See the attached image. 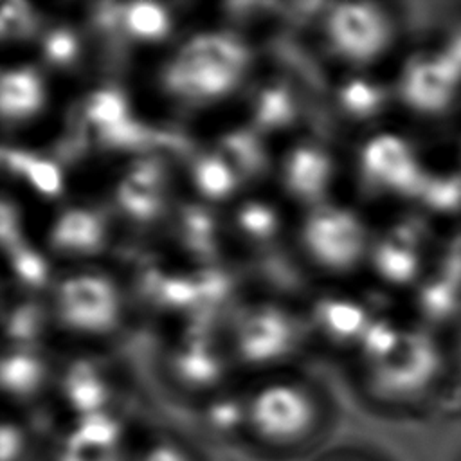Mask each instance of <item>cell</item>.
<instances>
[{"label":"cell","instance_id":"cell-29","mask_svg":"<svg viewBox=\"0 0 461 461\" xmlns=\"http://www.w3.org/2000/svg\"><path fill=\"white\" fill-rule=\"evenodd\" d=\"M130 461H202L196 452L182 441L160 436L131 452Z\"/></svg>","mask_w":461,"mask_h":461},{"label":"cell","instance_id":"cell-6","mask_svg":"<svg viewBox=\"0 0 461 461\" xmlns=\"http://www.w3.org/2000/svg\"><path fill=\"white\" fill-rule=\"evenodd\" d=\"M461 86V68L443 50L414 58L400 81L402 99L420 113L447 110Z\"/></svg>","mask_w":461,"mask_h":461},{"label":"cell","instance_id":"cell-34","mask_svg":"<svg viewBox=\"0 0 461 461\" xmlns=\"http://www.w3.org/2000/svg\"><path fill=\"white\" fill-rule=\"evenodd\" d=\"M43 50L49 61L65 65L70 63L77 54V40L68 29H54L43 43Z\"/></svg>","mask_w":461,"mask_h":461},{"label":"cell","instance_id":"cell-14","mask_svg":"<svg viewBox=\"0 0 461 461\" xmlns=\"http://www.w3.org/2000/svg\"><path fill=\"white\" fill-rule=\"evenodd\" d=\"M103 221L88 209H68L50 230L52 245L72 252H92L103 243Z\"/></svg>","mask_w":461,"mask_h":461},{"label":"cell","instance_id":"cell-17","mask_svg":"<svg viewBox=\"0 0 461 461\" xmlns=\"http://www.w3.org/2000/svg\"><path fill=\"white\" fill-rule=\"evenodd\" d=\"M2 387L4 391L18 400L34 396L45 378L43 364L27 353H13L2 360Z\"/></svg>","mask_w":461,"mask_h":461},{"label":"cell","instance_id":"cell-36","mask_svg":"<svg viewBox=\"0 0 461 461\" xmlns=\"http://www.w3.org/2000/svg\"><path fill=\"white\" fill-rule=\"evenodd\" d=\"M131 452H94V450H76L56 445L50 461H130Z\"/></svg>","mask_w":461,"mask_h":461},{"label":"cell","instance_id":"cell-22","mask_svg":"<svg viewBox=\"0 0 461 461\" xmlns=\"http://www.w3.org/2000/svg\"><path fill=\"white\" fill-rule=\"evenodd\" d=\"M124 23L140 40H158L169 31V14L155 2H135L124 11Z\"/></svg>","mask_w":461,"mask_h":461},{"label":"cell","instance_id":"cell-12","mask_svg":"<svg viewBox=\"0 0 461 461\" xmlns=\"http://www.w3.org/2000/svg\"><path fill=\"white\" fill-rule=\"evenodd\" d=\"M45 99V88L36 70L22 67L2 74L0 110L5 119H23L36 113Z\"/></svg>","mask_w":461,"mask_h":461},{"label":"cell","instance_id":"cell-38","mask_svg":"<svg viewBox=\"0 0 461 461\" xmlns=\"http://www.w3.org/2000/svg\"><path fill=\"white\" fill-rule=\"evenodd\" d=\"M450 59L456 61V65L461 68V29L454 34V38L450 40V43L447 45V49L443 50Z\"/></svg>","mask_w":461,"mask_h":461},{"label":"cell","instance_id":"cell-9","mask_svg":"<svg viewBox=\"0 0 461 461\" xmlns=\"http://www.w3.org/2000/svg\"><path fill=\"white\" fill-rule=\"evenodd\" d=\"M292 330L276 310H259L249 315L238 330V351L252 364L279 358L290 348Z\"/></svg>","mask_w":461,"mask_h":461},{"label":"cell","instance_id":"cell-16","mask_svg":"<svg viewBox=\"0 0 461 461\" xmlns=\"http://www.w3.org/2000/svg\"><path fill=\"white\" fill-rule=\"evenodd\" d=\"M4 162L22 175L38 193L45 196H58L61 193L63 178L56 162L18 149H4Z\"/></svg>","mask_w":461,"mask_h":461},{"label":"cell","instance_id":"cell-39","mask_svg":"<svg viewBox=\"0 0 461 461\" xmlns=\"http://www.w3.org/2000/svg\"><path fill=\"white\" fill-rule=\"evenodd\" d=\"M324 461H369V459H366L362 456H357V454L342 452V454H335V456H331V457H328Z\"/></svg>","mask_w":461,"mask_h":461},{"label":"cell","instance_id":"cell-21","mask_svg":"<svg viewBox=\"0 0 461 461\" xmlns=\"http://www.w3.org/2000/svg\"><path fill=\"white\" fill-rule=\"evenodd\" d=\"M194 182L209 198H225L238 182L236 169L221 155H205L194 166Z\"/></svg>","mask_w":461,"mask_h":461},{"label":"cell","instance_id":"cell-19","mask_svg":"<svg viewBox=\"0 0 461 461\" xmlns=\"http://www.w3.org/2000/svg\"><path fill=\"white\" fill-rule=\"evenodd\" d=\"M375 265L380 276L387 281L407 283L416 276L420 261L411 245L398 240H387L376 249Z\"/></svg>","mask_w":461,"mask_h":461},{"label":"cell","instance_id":"cell-28","mask_svg":"<svg viewBox=\"0 0 461 461\" xmlns=\"http://www.w3.org/2000/svg\"><path fill=\"white\" fill-rule=\"evenodd\" d=\"M221 149H223L221 157L236 169V173L238 169H243V171L258 169L263 158L256 139L243 131L227 135L225 140L221 142Z\"/></svg>","mask_w":461,"mask_h":461},{"label":"cell","instance_id":"cell-37","mask_svg":"<svg viewBox=\"0 0 461 461\" xmlns=\"http://www.w3.org/2000/svg\"><path fill=\"white\" fill-rule=\"evenodd\" d=\"M162 288L166 297L176 304L191 303L196 297V286L184 279H169L164 283Z\"/></svg>","mask_w":461,"mask_h":461},{"label":"cell","instance_id":"cell-26","mask_svg":"<svg viewBox=\"0 0 461 461\" xmlns=\"http://www.w3.org/2000/svg\"><path fill=\"white\" fill-rule=\"evenodd\" d=\"M294 117V103L281 86H272L256 103V121L261 128H277Z\"/></svg>","mask_w":461,"mask_h":461},{"label":"cell","instance_id":"cell-31","mask_svg":"<svg viewBox=\"0 0 461 461\" xmlns=\"http://www.w3.org/2000/svg\"><path fill=\"white\" fill-rule=\"evenodd\" d=\"M2 461H29L34 447L27 430L9 420H4L2 425Z\"/></svg>","mask_w":461,"mask_h":461},{"label":"cell","instance_id":"cell-27","mask_svg":"<svg viewBox=\"0 0 461 461\" xmlns=\"http://www.w3.org/2000/svg\"><path fill=\"white\" fill-rule=\"evenodd\" d=\"M420 194L436 211H457L461 209V175H445L436 178L429 176Z\"/></svg>","mask_w":461,"mask_h":461},{"label":"cell","instance_id":"cell-3","mask_svg":"<svg viewBox=\"0 0 461 461\" xmlns=\"http://www.w3.org/2000/svg\"><path fill=\"white\" fill-rule=\"evenodd\" d=\"M373 364V391L384 400L403 402L432 385L441 367V357L427 335L403 331L391 353Z\"/></svg>","mask_w":461,"mask_h":461},{"label":"cell","instance_id":"cell-7","mask_svg":"<svg viewBox=\"0 0 461 461\" xmlns=\"http://www.w3.org/2000/svg\"><path fill=\"white\" fill-rule=\"evenodd\" d=\"M362 169L375 185L398 194H420L429 178L411 144L393 133L376 135L364 146Z\"/></svg>","mask_w":461,"mask_h":461},{"label":"cell","instance_id":"cell-23","mask_svg":"<svg viewBox=\"0 0 461 461\" xmlns=\"http://www.w3.org/2000/svg\"><path fill=\"white\" fill-rule=\"evenodd\" d=\"M203 420L214 436L221 439H232L241 432L245 434L247 403H241L234 398H220L207 407Z\"/></svg>","mask_w":461,"mask_h":461},{"label":"cell","instance_id":"cell-20","mask_svg":"<svg viewBox=\"0 0 461 461\" xmlns=\"http://www.w3.org/2000/svg\"><path fill=\"white\" fill-rule=\"evenodd\" d=\"M176 375L191 389H205L220 380L221 367L203 346H191L178 355Z\"/></svg>","mask_w":461,"mask_h":461},{"label":"cell","instance_id":"cell-15","mask_svg":"<svg viewBox=\"0 0 461 461\" xmlns=\"http://www.w3.org/2000/svg\"><path fill=\"white\" fill-rule=\"evenodd\" d=\"M63 394L76 416L104 412L110 396L106 384L86 364H79L68 371L63 382Z\"/></svg>","mask_w":461,"mask_h":461},{"label":"cell","instance_id":"cell-5","mask_svg":"<svg viewBox=\"0 0 461 461\" xmlns=\"http://www.w3.org/2000/svg\"><path fill=\"white\" fill-rule=\"evenodd\" d=\"M310 254L330 268H349L366 247V230L355 214L342 209L313 212L303 230Z\"/></svg>","mask_w":461,"mask_h":461},{"label":"cell","instance_id":"cell-25","mask_svg":"<svg viewBox=\"0 0 461 461\" xmlns=\"http://www.w3.org/2000/svg\"><path fill=\"white\" fill-rule=\"evenodd\" d=\"M322 321L331 333L340 337H353L364 333L367 328L364 310L349 301L326 303L322 306Z\"/></svg>","mask_w":461,"mask_h":461},{"label":"cell","instance_id":"cell-4","mask_svg":"<svg viewBox=\"0 0 461 461\" xmlns=\"http://www.w3.org/2000/svg\"><path fill=\"white\" fill-rule=\"evenodd\" d=\"M328 34L335 50L346 59L369 63L387 49L391 25L378 7L346 2L328 14Z\"/></svg>","mask_w":461,"mask_h":461},{"label":"cell","instance_id":"cell-13","mask_svg":"<svg viewBox=\"0 0 461 461\" xmlns=\"http://www.w3.org/2000/svg\"><path fill=\"white\" fill-rule=\"evenodd\" d=\"M330 175V158L313 146L295 148L285 166L286 185L301 198L321 196L328 185Z\"/></svg>","mask_w":461,"mask_h":461},{"label":"cell","instance_id":"cell-10","mask_svg":"<svg viewBox=\"0 0 461 461\" xmlns=\"http://www.w3.org/2000/svg\"><path fill=\"white\" fill-rule=\"evenodd\" d=\"M117 202L124 212L137 220L153 218L164 202L162 169L155 160L133 164L117 185Z\"/></svg>","mask_w":461,"mask_h":461},{"label":"cell","instance_id":"cell-24","mask_svg":"<svg viewBox=\"0 0 461 461\" xmlns=\"http://www.w3.org/2000/svg\"><path fill=\"white\" fill-rule=\"evenodd\" d=\"M385 101V92L366 79H351L340 88V103L342 106L357 115L369 117L376 113Z\"/></svg>","mask_w":461,"mask_h":461},{"label":"cell","instance_id":"cell-35","mask_svg":"<svg viewBox=\"0 0 461 461\" xmlns=\"http://www.w3.org/2000/svg\"><path fill=\"white\" fill-rule=\"evenodd\" d=\"M421 306L430 317H445L456 306L454 290L443 283H430L421 292Z\"/></svg>","mask_w":461,"mask_h":461},{"label":"cell","instance_id":"cell-33","mask_svg":"<svg viewBox=\"0 0 461 461\" xmlns=\"http://www.w3.org/2000/svg\"><path fill=\"white\" fill-rule=\"evenodd\" d=\"M400 335V331H396L393 326L385 322H375L367 326L364 331V344L371 360L378 362L380 358L389 355L391 349L396 346Z\"/></svg>","mask_w":461,"mask_h":461},{"label":"cell","instance_id":"cell-11","mask_svg":"<svg viewBox=\"0 0 461 461\" xmlns=\"http://www.w3.org/2000/svg\"><path fill=\"white\" fill-rule=\"evenodd\" d=\"M124 436L126 432L122 423L113 414L104 411L86 416H74V421L63 432L58 445L76 450L126 452L130 447H124Z\"/></svg>","mask_w":461,"mask_h":461},{"label":"cell","instance_id":"cell-32","mask_svg":"<svg viewBox=\"0 0 461 461\" xmlns=\"http://www.w3.org/2000/svg\"><path fill=\"white\" fill-rule=\"evenodd\" d=\"M11 261H13V268L18 274V277L22 281H25L27 285L38 286L45 281L47 265H45L43 258L40 254H36L34 250L16 245V247H13Z\"/></svg>","mask_w":461,"mask_h":461},{"label":"cell","instance_id":"cell-30","mask_svg":"<svg viewBox=\"0 0 461 461\" xmlns=\"http://www.w3.org/2000/svg\"><path fill=\"white\" fill-rule=\"evenodd\" d=\"M238 223L250 236L267 238L276 230L277 218L268 205L252 202L241 207V211L238 212Z\"/></svg>","mask_w":461,"mask_h":461},{"label":"cell","instance_id":"cell-2","mask_svg":"<svg viewBox=\"0 0 461 461\" xmlns=\"http://www.w3.org/2000/svg\"><path fill=\"white\" fill-rule=\"evenodd\" d=\"M319 409L310 393L294 384H270L247 402V429L259 448L290 452L317 430Z\"/></svg>","mask_w":461,"mask_h":461},{"label":"cell","instance_id":"cell-1","mask_svg":"<svg viewBox=\"0 0 461 461\" xmlns=\"http://www.w3.org/2000/svg\"><path fill=\"white\" fill-rule=\"evenodd\" d=\"M250 63L247 47L234 36L203 32L185 40L167 61L164 86L187 101H216L230 94Z\"/></svg>","mask_w":461,"mask_h":461},{"label":"cell","instance_id":"cell-18","mask_svg":"<svg viewBox=\"0 0 461 461\" xmlns=\"http://www.w3.org/2000/svg\"><path fill=\"white\" fill-rule=\"evenodd\" d=\"M86 119L99 135L112 133L131 121L126 99L119 90L103 88L94 92L86 101Z\"/></svg>","mask_w":461,"mask_h":461},{"label":"cell","instance_id":"cell-8","mask_svg":"<svg viewBox=\"0 0 461 461\" xmlns=\"http://www.w3.org/2000/svg\"><path fill=\"white\" fill-rule=\"evenodd\" d=\"M61 319L81 331H104L117 321L119 301L112 283L101 276L81 274L65 279L58 290Z\"/></svg>","mask_w":461,"mask_h":461}]
</instances>
